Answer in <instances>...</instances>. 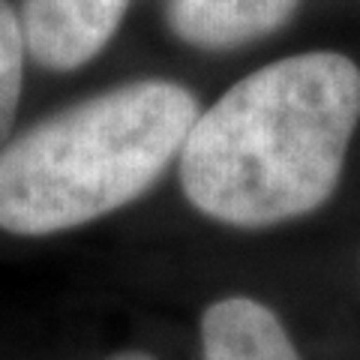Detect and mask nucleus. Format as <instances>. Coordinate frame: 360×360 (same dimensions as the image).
Segmentation results:
<instances>
[{
	"label": "nucleus",
	"instance_id": "nucleus-4",
	"mask_svg": "<svg viewBox=\"0 0 360 360\" xmlns=\"http://www.w3.org/2000/svg\"><path fill=\"white\" fill-rule=\"evenodd\" d=\"M300 0H168V27L195 49H238L270 37L295 15Z\"/></svg>",
	"mask_w": 360,
	"mask_h": 360
},
{
	"label": "nucleus",
	"instance_id": "nucleus-2",
	"mask_svg": "<svg viewBox=\"0 0 360 360\" xmlns=\"http://www.w3.org/2000/svg\"><path fill=\"white\" fill-rule=\"evenodd\" d=\"M198 115L193 90L148 78L39 120L0 150V229L42 238L129 205L180 156Z\"/></svg>",
	"mask_w": 360,
	"mask_h": 360
},
{
	"label": "nucleus",
	"instance_id": "nucleus-7",
	"mask_svg": "<svg viewBox=\"0 0 360 360\" xmlns=\"http://www.w3.org/2000/svg\"><path fill=\"white\" fill-rule=\"evenodd\" d=\"M108 360H156V357H150V354H144V352H120V354H115V357H108Z\"/></svg>",
	"mask_w": 360,
	"mask_h": 360
},
{
	"label": "nucleus",
	"instance_id": "nucleus-1",
	"mask_svg": "<svg viewBox=\"0 0 360 360\" xmlns=\"http://www.w3.org/2000/svg\"><path fill=\"white\" fill-rule=\"evenodd\" d=\"M360 120V70L336 51L262 66L195 117L180 184L205 217L267 229L333 195Z\"/></svg>",
	"mask_w": 360,
	"mask_h": 360
},
{
	"label": "nucleus",
	"instance_id": "nucleus-6",
	"mask_svg": "<svg viewBox=\"0 0 360 360\" xmlns=\"http://www.w3.org/2000/svg\"><path fill=\"white\" fill-rule=\"evenodd\" d=\"M25 30L9 0H0V144L15 123L21 87H25Z\"/></svg>",
	"mask_w": 360,
	"mask_h": 360
},
{
	"label": "nucleus",
	"instance_id": "nucleus-5",
	"mask_svg": "<svg viewBox=\"0 0 360 360\" xmlns=\"http://www.w3.org/2000/svg\"><path fill=\"white\" fill-rule=\"evenodd\" d=\"M205 360H300L283 324L250 297L210 303L201 319Z\"/></svg>",
	"mask_w": 360,
	"mask_h": 360
},
{
	"label": "nucleus",
	"instance_id": "nucleus-3",
	"mask_svg": "<svg viewBox=\"0 0 360 360\" xmlns=\"http://www.w3.org/2000/svg\"><path fill=\"white\" fill-rule=\"evenodd\" d=\"M127 9L129 0H25L27 54L51 72H72L105 49Z\"/></svg>",
	"mask_w": 360,
	"mask_h": 360
}]
</instances>
